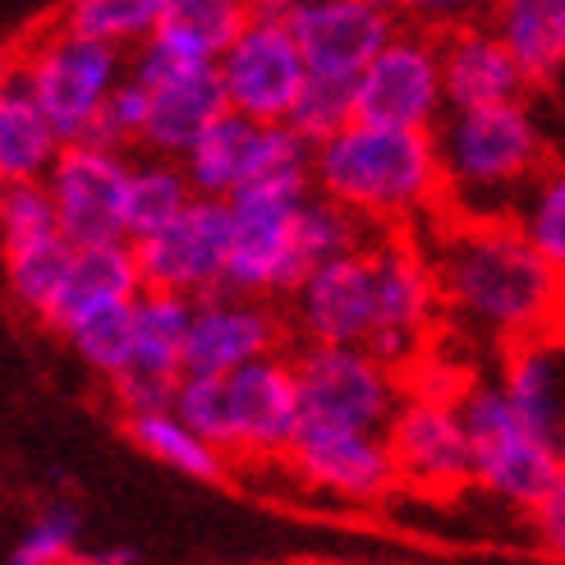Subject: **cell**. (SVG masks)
Masks as SVG:
<instances>
[{
	"mask_svg": "<svg viewBox=\"0 0 565 565\" xmlns=\"http://www.w3.org/2000/svg\"><path fill=\"white\" fill-rule=\"evenodd\" d=\"M193 318V299L175 290H148L134 299V354L125 373L110 382V395L125 414L166 409L184 377V335Z\"/></svg>",
	"mask_w": 565,
	"mask_h": 565,
	"instance_id": "cell-19",
	"label": "cell"
},
{
	"mask_svg": "<svg viewBox=\"0 0 565 565\" xmlns=\"http://www.w3.org/2000/svg\"><path fill=\"white\" fill-rule=\"evenodd\" d=\"M248 14H253V6H244V0H171V10H166L152 38L189 55V61L216 65L225 46L239 38Z\"/></svg>",
	"mask_w": 565,
	"mask_h": 565,
	"instance_id": "cell-29",
	"label": "cell"
},
{
	"mask_svg": "<svg viewBox=\"0 0 565 565\" xmlns=\"http://www.w3.org/2000/svg\"><path fill=\"white\" fill-rule=\"evenodd\" d=\"M303 423H341V428L386 433L395 405L405 401V369L369 345L303 341L290 350Z\"/></svg>",
	"mask_w": 565,
	"mask_h": 565,
	"instance_id": "cell-7",
	"label": "cell"
},
{
	"mask_svg": "<svg viewBox=\"0 0 565 565\" xmlns=\"http://www.w3.org/2000/svg\"><path fill=\"white\" fill-rule=\"evenodd\" d=\"M313 189L373 231H414L446 207L437 134L350 120L313 148Z\"/></svg>",
	"mask_w": 565,
	"mask_h": 565,
	"instance_id": "cell-2",
	"label": "cell"
},
{
	"mask_svg": "<svg viewBox=\"0 0 565 565\" xmlns=\"http://www.w3.org/2000/svg\"><path fill=\"white\" fill-rule=\"evenodd\" d=\"M244 6H271V0H244Z\"/></svg>",
	"mask_w": 565,
	"mask_h": 565,
	"instance_id": "cell-42",
	"label": "cell"
},
{
	"mask_svg": "<svg viewBox=\"0 0 565 565\" xmlns=\"http://www.w3.org/2000/svg\"><path fill=\"white\" fill-rule=\"evenodd\" d=\"M437 51H441V83H446V106H492V102H515L529 97V74L515 61V51L497 38L488 19H460L437 28Z\"/></svg>",
	"mask_w": 565,
	"mask_h": 565,
	"instance_id": "cell-20",
	"label": "cell"
},
{
	"mask_svg": "<svg viewBox=\"0 0 565 565\" xmlns=\"http://www.w3.org/2000/svg\"><path fill=\"white\" fill-rule=\"evenodd\" d=\"M511 221L520 225V235L565 276V161L552 157L543 171L524 184V193L511 207Z\"/></svg>",
	"mask_w": 565,
	"mask_h": 565,
	"instance_id": "cell-31",
	"label": "cell"
},
{
	"mask_svg": "<svg viewBox=\"0 0 565 565\" xmlns=\"http://www.w3.org/2000/svg\"><path fill=\"white\" fill-rule=\"evenodd\" d=\"M354 120V83L350 78H322V74H308L303 93L290 110V125L299 134H308L313 143H322L327 134H335L341 125Z\"/></svg>",
	"mask_w": 565,
	"mask_h": 565,
	"instance_id": "cell-35",
	"label": "cell"
},
{
	"mask_svg": "<svg viewBox=\"0 0 565 565\" xmlns=\"http://www.w3.org/2000/svg\"><path fill=\"white\" fill-rule=\"evenodd\" d=\"M401 10L405 23H423V28H446V23H460L478 10V0H391Z\"/></svg>",
	"mask_w": 565,
	"mask_h": 565,
	"instance_id": "cell-38",
	"label": "cell"
},
{
	"mask_svg": "<svg viewBox=\"0 0 565 565\" xmlns=\"http://www.w3.org/2000/svg\"><path fill=\"white\" fill-rule=\"evenodd\" d=\"M433 134L446 175V207L469 216H511L524 184L552 161L547 129L529 97L446 106Z\"/></svg>",
	"mask_w": 565,
	"mask_h": 565,
	"instance_id": "cell-3",
	"label": "cell"
},
{
	"mask_svg": "<svg viewBox=\"0 0 565 565\" xmlns=\"http://www.w3.org/2000/svg\"><path fill=\"white\" fill-rule=\"evenodd\" d=\"M263 125L267 120H253V116H239V110H225V116L180 157L189 180H193V189L198 193H212V198H231L235 189H244L253 180V171H258Z\"/></svg>",
	"mask_w": 565,
	"mask_h": 565,
	"instance_id": "cell-26",
	"label": "cell"
},
{
	"mask_svg": "<svg viewBox=\"0 0 565 565\" xmlns=\"http://www.w3.org/2000/svg\"><path fill=\"white\" fill-rule=\"evenodd\" d=\"M377 231L363 216H354L345 203H335V198H327L322 189H313L299 203L295 212V248H299V267L303 276L341 258V253H354L359 244H369Z\"/></svg>",
	"mask_w": 565,
	"mask_h": 565,
	"instance_id": "cell-30",
	"label": "cell"
},
{
	"mask_svg": "<svg viewBox=\"0 0 565 565\" xmlns=\"http://www.w3.org/2000/svg\"><path fill=\"white\" fill-rule=\"evenodd\" d=\"M14 55H19L23 83L33 88V97L42 102V110L51 116V125L61 129L65 143L93 138L106 97L116 93V83L129 74L125 46L102 42L93 33H78V28L61 23V19L42 23L23 46H14Z\"/></svg>",
	"mask_w": 565,
	"mask_h": 565,
	"instance_id": "cell-5",
	"label": "cell"
},
{
	"mask_svg": "<svg viewBox=\"0 0 565 565\" xmlns=\"http://www.w3.org/2000/svg\"><path fill=\"white\" fill-rule=\"evenodd\" d=\"M198 198L189 171L180 157L148 152L143 161H129V184H125V235L143 239L161 225H171Z\"/></svg>",
	"mask_w": 565,
	"mask_h": 565,
	"instance_id": "cell-28",
	"label": "cell"
},
{
	"mask_svg": "<svg viewBox=\"0 0 565 565\" xmlns=\"http://www.w3.org/2000/svg\"><path fill=\"white\" fill-rule=\"evenodd\" d=\"M280 465H290V473L303 488L350 505H382L386 497L401 492V473H395L386 433H369V428L303 423Z\"/></svg>",
	"mask_w": 565,
	"mask_h": 565,
	"instance_id": "cell-14",
	"label": "cell"
},
{
	"mask_svg": "<svg viewBox=\"0 0 565 565\" xmlns=\"http://www.w3.org/2000/svg\"><path fill=\"white\" fill-rule=\"evenodd\" d=\"M460 414L469 428V450H473V488L488 497L520 505L529 511L556 478L561 469V446L539 423H529L501 382H469L460 391Z\"/></svg>",
	"mask_w": 565,
	"mask_h": 565,
	"instance_id": "cell-6",
	"label": "cell"
},
{
	"mask_svg": "<svg viewBox=\"0 0 565 565\" xmlns=\"http://www.w3.org/2000/svg\"><path fill=\"white\" fill-rule=\"evenodd\" d=\"M14 65H19V61H14V51L0 55V93H6V83L14 78Z\"/></svg>",
	"mask_w": 565,
	"mask_h": 565,
	"instance_id": "cell-40",
	"label": "cell"
},
{
	"mask_svg": "<svg viewBox=\"0 0 565 565\" xmlns=\"http://www.w3.org/2000/svg\"><path fill=\"white\" fill-rule=\"evenodd\" d=\"M74 248L78 244L65 231H46V235H33V239L0 253V295L10 299L14 313H23L28 322H42V327L51 322V308L65 286Z\"/></svg>",
	"mask_w": 565,
	"mask_h": 565,
	"instance_id": "cell-25",
	"label": "cell"
},
{
	"mask_svg": "<svg viewBox=\"0 0 565 565\" xmlns=\"http://www.w3.org/2000/svg\"><path fill=\"white\" fill-rule=\"evenodd\" d=\"M497 38L515 51L533 88L565 70V0H488L483 14Z\"/></svg>",
	"mask_w": 565,
	"mask_h": 565,
	"instance_id": "cell-24",
	"label": "cell"
},
{
	"mask_svg": "<svg viewBox=\"0 0 565 565\" xmlns=\"http://www.w3.org/2000/svg\"><path fill=\"white\" fill-rule=\"evenodd\" d=\"M125 184L129 157L125 148H106L93 138L65 143L46 171V193L55 203V221L74 244H110L125 235Z\"/></svg>",
	"mask_w": 565,
	"mask_h": 565,
	"instance_id": "cell-17",
	"label": "cell"
},
{
	"mask_svg": "<svg viewBox=\"0 0 565 565\" xmlns=\"http://www.w3.org/2000/svg\"><path fill=\"white\" fill-rule=\"evenodd\" d=\"M497 382L529 423H539L543 433L556 437L565 418V327L505 345Z\"/></svg>",
	"mask_w": 565,
	"mask_h": 565,
	"instance_id": "cell-22",
	"label": "cell"
},
{
	"mask_svg": "<svg viewBox=\"0 0 565 565\" xmlns=\"http://www.w3.org/2000/svg\"><path fill=\"white\" fill-rule=\"evenodd\" d=\"M290 303V327L303 341L331 345H369L377 341L382 322V276H377V235L308 271Z\"/></svg>",
	"mask_w": 565,
	"mask_h": 565,
	"instance_id": "cell-13",
	"label": "cell"
},
{
	"mask_svg": "<svg viewBox=\"0 0 565 565\" xmlns=\"http://www.w3.org/2000/svg\"><path fill=\"white\" fill-rule=\"evenodd\" d=\"M529 529H533V539H539V547L547 556L565 561V473L529 505Z\"/></svg>",
	"mask_w": 565,
	"mask_h": 565,
	"instance_id": "cell-37",
	"label": "cell"
},
{
	"mask_svg": "<svg viewBox=\"0 0 565 565\" xmlns=\"http://www.w3.org/2000/svg\"><path fill=\"white\" fill-rule=\"evenodd\" d=\"M83 565H134L138 552L134 547H102V552H78Z\"/></svg>",
	"mask_w": 565,
	"mask_h": 565,
	"instance_id": "cell-39",
	"label": "cell"
},
{
	"mask_svg": "<svg viewBox=\"0 0 565 565\" xmlns=\"http://www.w3.org/2000/svg\"><path fill=\"white\" fill-rule=\"evenodd\" d=\"M65 341L74 345V354L88 363L102 382H116L125 373V363L134 354V299L102 308V313L83 318L65 331Z\"/></svg>",
	"mask_w": 565,
	"mask_h": 565,
	"instance_id": "cell-33",
	"label": "cell"
},
{
	"mask_svg": "<svg viewBox=\"0 0 565 565\" xmlns=\"http://www.w3.org/2000/svg\"><path fill=\"white\" fill-rule=\"evenodd\" d=\"M78 533H83V515L74 501H46L38 520L28 524V533L14 543L10 561L14 565H65L78 561Z\"/></svg>",
	"mask_w": 565,
	"mask_h": 565,
	"instance_id": "cell-34",
	"label": "cell"
},
{
	"mask_svg": "<svg viewBox=\"0 0 565 565\" xmlns=\"http://www.w3.org/2000/svg\"><path fill=\"white\" fill-rule=\"evenodd\" d=\"M148 116H152V93L138 83L134 74H125L116 83V93L106 97L97 129H93V143L106 148H143V134H148Z\"/></svg>",
	"mask_w": 565,
	"mask_h": 565,
	"instance_id": "cell-36",
	"label": "cell"
},
{
	"mask_svg": "<svg viewBox=\"0 0 565 565\" xmlns=\"http://www.w3.org/2000/svg\"><path fill=\"white\" fill-rule=\"evenodd\" d=\"M166 10H171V0H65L55 19L78 28V33L134 51L161 28Z\"/></svg>",
	"mask_w": 565,
	"mask_h": 565,
	"instance_id": "cell-32",
	"label": "cell"
},
{
	"mask_svg": "<svg viewBox=\"0 0 565 565\" xmlns=\"http://www.w3.org/2000/svg\"><path fill=\"white\" fill-rule=\"evenodd\" d=\"M286 318L267 295H244L221 286L193 299L184 335V373H231L244 363L286 350Z\"/></svg>",
	"mask_w": 565,
	"mask_h": 565,
	"instance_id": "cell-18",
	"label": "cell"
},
{
	"mask_svg": "<svg viewBox=\"0 0 565 565\" xmlns=\"http://www.w3.org/2000/svg\"><path fill=\"white\" fill-rule=\"evenodd\" d=\"M216 70L225 83V97H231V110L253 120H290V110L308 83L303 51L276 0L271 6H253L248 23L225 46Z\"/></svg>",
	"mask_w": 565,
	"mask_h": 565,
	"instance_id": "cell-12",
	"label": "cell"
},
{
	"mask_svg": "<svg viewBox=\"0 0 565 565\" xmlns=\"http://www.w3.org/2000/svg\"><path fill=\"white\" fill-rule=\"evenodd\" d=\"M61 148V129L51 125V116L14 65V78L0 93V180H46Z\"/></svg>",
	"mask_w": 565,
	"mask_h": 565,
	"instance_id": "cell-23",
	"label": "cell"
},
{
	"mask_svg": "<svg viewBox=\"0 0 565 565\" xmlns=\"http://www.w3.org/2000/svg\"><path fill=\"white\" fill-rule=\"evenodd\" d=\"M143 295V271H138V253L134 239H110V244H78L65 286L55 295L51 308V331H70L74 322L102 313V308H116Z\"/></svg>",
	"mask_w": 565,
	"mask_h": 565,
	"instance_id": "cell-21",
	"label": "cell"
},
{
	"mask_svg": "<svg viewBox=\"0 0 565 565\" xmlns=\"http://www.w3.org/2000/svg\"><path fill=\"white\" fill-rule=\"evenodd\" d=\"M386 446L405 492L450 501L465 488H473V450L460 414V395L405 386V401L395 405L386 423Z\"/></svg>",
	"mask_w": 565,
	"mask_h": 565,
	"instance_id": "cell-9",
	"label": "cell"
},
{
	"mask_svg": "<svg viewBox=\"0 0 565 565\" xmlns=\"http://www.w3.org/2000/svg\"><path fill=\"white\" fill-rule=\"evenodd\" d=\"M276 6L303 51L308 74L350 83L405 23L391 0H276Z\"/></svg>",
	"mask_w": 565,
	"mask_h": 565,
	"instance_id": "cell-16",
	"label": "cell"
},
{
	"mask_svg": "<svg viewBox=\"0 0 565 565\" xmlns=\"http://www.w3.org/2000/svg\"><path fill=\"white\" fill-rule=\"evenodd\" d=\"M134 253L148 290H175L189 299L221 290L231 263V203L198 193L171 225L134 239Z\"/></svg>",
	"mask_w": 565,
	"mask_h": 565,
	"instance_id": "cell-15",
	"label": "cell"
},
{
	"mask_svg": "<svg viewBox=\"0 0 565 565\" xmlns=\"http://www.w3.org/2000/svg\"><path fill=\"white\" fill-rule=\"evenodd\" d=\"M313 193V180H253L235 189L231 203V263L225 286L244 295L290 299L303 280L295 248V212Z\"/></svg>",
	"mask_w": 565,
	"mask_h": 565,
	"instance_id": "cell-8",
	"label": "cell"
},
{
	"mask_svg": "<svg viewBox=\"0 0 565 565\" xmlns=\"http://www.w3.org/2000/svg\"><path fill=\"white\" fill-rule=\"evenodd\" d=\"M129 74L152 93V116H148V134H143L148 152L184 157L198 138L231 110V97H225L216 65L189 61V55L171 51L157 38L129 51Z\"/></svg>",
	"mask_w": 565,
	"mask_h": 565,
	"instance_id": "cell-11",
	"label": "cell"
},
{
	"mask_svg": "<svg viewBox=\"0 0 565 565\" xmlns=\"http://www.w3.org/2000/svg\"><path fill=\"white\" fill-rule=\"evenodd\" d=\"M556 446H561V469H565V418H561V428H556Z\"/></svg>",
	"mask_w": 565,
	"mask_h": 565,
	"instance_id": "cell-41",
	"label": "cell"
},
{
	"mask_svg": "<svg viewBox=\"0 0 565 565\" xmlns=\"http://www.w3.org/2000/svg\"><path fill=\"white\" fill-rule=\"evenodd\" d=\"M423 231L441 290V322L497 350L565 327V276L533 248L511 216L441 207Z\"/></svg>",
	"mask_w": 565,
	"mask_h": 565,
	"instance_id": "cell-1",
	"label": "cell"
},
{
	"mask_svg": "<svg viewBox=\"0 0 565 565\" xmlns=\"http://www.w3.org/2000/svg\"><path fill=\"white\" fill-rule=\"evenodd\" d=\"M446 116V83L437 28L401 23L395 38L354 78V120L391 129H437Z\"/></svg>",
	"mask_w": 565,
	"mask_h": 565,
	"instance_id": "cell-10",
	"label": "cell"
},
{
	"mask_svg": "<svg viewBox=\"0 0 565 565\" xmlns=\"http://www.w3.org/2000/svg\"><path fill=\"white\" fill-rule=\"evenodd\" d=\"M175 414H184L231 460L271 465L286 460L303 428L295 359L286 350L263 354L231 373H184L175 386Z\"/></svg>",
	"mask_w": 565,
	"mask_h": 565,
	"instance_id": "cell-4",
	"label": "cell"
},
{
	"mask_svg": "<svg viewBox=\"0 0 565 565\" xmlns=\"http://www.w3.org/2000/svg\"><path fill=\"white\" fill-rule=\"evenodd\" d=\"M125 433H129V441L138 450H143V456L171 465L175 473L198 478V483H216V478H225V473H231V465H235L221 446H212L171 405H166V409H143V414H125Z\"/></svg>",
	"mask_w": 565,
	"mask_h": 565,
	"instance_id": "cell-27",
	"label": "cell"
}]
</instances>
